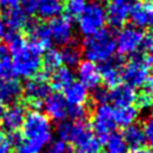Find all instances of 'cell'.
<instances>
[{"instance_id": "cell-37", "label": "cell", "mask_w": 153, "mask_h": 153, "mask_svg": "<svg viewBox=\"0 0 153 153\" xmlns=\"http://www.w3.org/2000/svg\"><path fill=\"white\" fill-rule=\"evenodd\" d=\"M20 8L27 14H36L37 10V0H20Z\"/></svg>"}, {"instance_id": "cell-2", "label": "cell", "mask_w": 153, "mask_h": 153, "mask_svg": "<svg viewBox=\"0 0 153 153\" xmlns=\"http://www.w3.org/2000/svg\"><path fill=\"white\" fill-rule=\"evenodd\" d=\"M82 50L91 62H105L112 57L116 51V41L111 31L103 29L93 36L86 37L82 43Z\"/></svg>"}, {"instance_id": "cell-16", "label": "cell", "mask_w": 153, "mask_h": 153, "mask_svg": "<svg viewBox=\"0 0 153 153\" xmlns=\"http://www.w3.org/2000/svg\"><path fill=\"white\" fill-rule=\"evenodd\" d=\"M22 84L16 76L4 78L0 80V103L2 105H12L17 103L22 96Z\"/></svg>"}, {"instance_id": "cell-17", "label": "cell", "mask_w": 153, "mask_h": 153, "mask_svg": "<svg viewBox=\"0 0 153 153\" xmlns=\"http://www.w3.org/2000/svg\"><path fill=\"white\" fill-rule=\"evenodd\" d=\"M136 91L127 84H120L110 91V100L116 108L131 106L136 99Z\"/></svg>"}, {"instance_id": "cell-6", "label": "cell", "mask_w": 153, "mask_h": 153, "mask_svg": "<svg viewBox=\"0 0 153 153\" xmlns=\"http://www.w3.org/2000/svg\"><path fill=\"white\" fill-rule=\"evenodd\" d=\"M78 19L80 32L85 37L93 36L103 30L106 23L105 8L99 0H92L91 2H87L84 12Z\"/></svg>"}, {"instance_id": "cell-42", "label": "cell", "mask_w": 153, "mask_h": 153, "mask_svg": "<svg viewBox=\"0 0 153 153\" xmlns=\"http://www.w3.org/2000/svg\"><path fill=\"white\" fill-rule=\"evenodd\" d=\"M19 2H20V0H0V7L6 10V8H11V7L18 6Z\"/></svg>"}, {"instance_id": "cell-1", "label": "cell", "mask_w": 153, "mask_h": 153, "mask_svg": "<svg viewBox=\"0 0 153 153\" xmlns=\"http://www.w3.org/2000/svg\"><path fill=\"white\" fill-rule=\"evenodd\" d=\"M10 51L12 53L11 65L14 75L30 79L37 74L42 65V53L36 47L24 38H20L10 45Z\"/></svg>"}, {"instance_id": "cell-15", "label": "cell", "mask_w": 153, "mask_h": 153, "mask_svg": "<svg viewBox=\"0 0 153 153\" xmlns=\"http://www.w3.org/2000/svg\"><path fill=\"white\" fill-rule=\"evenodd\" d=\"M44 109L47 112V117H50L55 121H65L67 117L68 104L66 103L63 96L59 92L49 94L44 99Z\"/></svg>"}, {"instance_id": "cell-19", "label": "cell", "mask_w": 153, "mask_h": 153, "mask_svg": "<svg viewBox=\"0 0 153 153\" xmlns=\"http://www.w3.org/2000/svg\"><path fill=\"white\" fill-rule=\"evenodd\" d=\"M100 148H102L100 141L92 133L90 128L74 143L73 153H99Z\"/></svg>"}, {"instance_id": "cell-21", "label": "cell", "mask_w": 153, "mask_h": 153, "mask_svg": "<svg viewBox=\"0 0 153 153\" xmlns=\"http://www.w3.org/2000/svg\"><path fill=\"white\" fill-rule=\"evenodd\" d=\"M63 98L68 105H82L87 100V90L79 81H73L63 90Z\"/></svg>"}, {"instance_id": "cell-28", "label": "cell", "mask_w": 153, "mask_h": 153, "mask_svg": "<svg viewBox=\"0 0 153 153\" xmlns=\"http://www.w3.org/2000/svg\"><path fill=\"white\" fill-rule=\"evenodd\" d=\"M104 143L106 146V152L109 153H127L128 146L120 133L116 131L110 133Z\"/></svg>"}, {"instance_id": "cell-48", "label": "cell", "mask_w": 153, "mask_h": 153, "mask_svg": "<svg viewBox=\"0 0 153 153\" xmlns=\"http://www.w3.org/2000/svg\"><path fill=\"white\" fill-rule=\"evenodd\" d=\"M103 153H109V152H106V151H105V152H103Z\"/></svg>"}, {"instance_id": "cell-40", "label": "cell", "mask_w": 153, "mask_h": 153, "mask_svg": "<svg viewBox=\"0 0 153 153\" xmlns=\"http://www.w3.org/2000/svg\"><path fill=\"white\" fill-rule=\"evenodd\" d=\"M11 57H10V48L5 43L0 44V63H10Z\"/></svg>"}, {"instance_id": "cell-11", "label": "cell", "mask_w": 153, "mask_h": 153, "mask_svg": "<svg viewBox=\"0 0 153 153\" xmlns=\"http://www.w3.org/2000/svg\"><path fill=\"white\" fill-rule=\"evenodd\" d=\"M25 116H26V109L24 104L14 103L12 105H8V108L4 111V115L0 121L2 130L6 134L19 131L25 120Z\"/></svg>"}, {"instance_id": "cell-35", "label": "cell", "mask_w": 153, "mask_h": 153, "mask_svg": "<svg viewBox=\"0 0 153 153\" xmlns=\"http://www.w3.org/2000/svg\"><path fill=\"white\" fill-rule=\"evenodd\" d=\"M136 106L140 109H145V108H151L153 106V98L145 91L140 92L139 94H136V99H135Z\"/></svg>"}, {"instance_id": "cell-4", "label": "cell", "mask_w": 153, "mask_h": 153, "mask_svg": "<svg viewBox=\"0 0 153 153\" xmlns=\"http://www.w3.org/2000/svg\"><path fill=\"white\" fill-rule=\"evenodd\" d=\"M153 66V57L141 53H135L129 62L124 63L122 68V79L126 81L127 85L131 87H140L145 85L149 69Z\"/></svg>"}, {"instance_id": "cell-3", "label": "cell", "mask_w": 153, "mask_h": 153, "mask_svg": "<svg viewBox=\"0 0 153 153\" xmlns=\"http://www.w3.org/2000/svg\"><path fill=\"white\" fill-rule=\"evenodd\" d=\"M23 139L43 148L51 140V124L47 115L32 110L26 114L22 126Z\"/></svg>"}, {"instance_id": "cell-8", "label": "cell", "mask_w": 153, "mask_h": 153, "mask_svg": "<svg viewBox=\"0 0 153 153\" xmlns=\"http://www.w3.org/2000/svg\"><path fill=\"white\" fill-rule=\"evenodd\" d=\"M143 31L135 26L122 27L116 37V50L121 56L135 54L141 47L143 39Z\"/></svg>"}, {"instance_id": "cell-5", "label": "cell", "mask_w": 153, "mask_h": 153, "mask_svg": "<svg viewBox=\"0 0 153 153\" xmlns=\"http://www.w3.org/2000/svg\"><path fill=\"white\" fill-rule=\"evenodd\" d=\"M50 91L51 87L48 81V75L42 72L26 80L22 88V94L24 97L25 104L38 111L44 99L50 94Z\"/></svg>"}, {"instance_id": "cell-31", "label": "cell", "mask_w": 153, "mask_h": 153, "mask_svg": "<svg viewBox=\"0 0 153 153\" xmlns=\"http://www.w3.org/2000/svg\"><path fill=\"white\" fill-rule=\"evenodd\" d=\"M87 5V0H65L63 8L66 11V17L71 20L78 19L84 12Z\"/></svg>"}, {"instance_id": "cell-24", "label": "cell", "mask_w": 153, "mask_h": 153, "mask_svg": "<svg viewBox=\"0 0 153 153\" xmlns=\"http://www.w3.org/2000/svg\"><path fill=\"white\" fill-rule=\"evenodd\" d=\"M73 79H74V74L72 69L65 66V67L57 68L51 74V81L49 84L51 88L60 91V90H65L68 85H71L74 81Z\"/></svg>"}, {"instance_id": "cell-41", "label": "cell", "mask_w": 153, "mask_h": 153, "mask_svg": "<svg viewBox=\"0 0 153 153\" xmlns=\"http://www.w3.org/2000/svg\"><path fill=\"white\" fill-rule=\"evenodd\" d=\"M145 86H146L145 92H147L153 98V66L149 69V74H148V78H147V80L145 82Z\"/></svg>"}, {"instance_id": "cell-12", "label": "cell", "mask_w": 153, "mask_h": 153, "mask_svg": "<svg viewBox=\"0 0 153 153\" xmlns=\"http://www.w3.org/2000/svg\"><path fill=\"white\" fill-rule=\"evenodd\" d=\"M51 42L57 45H67L72 38V20L63 17H56L48 24Z\"/></svg>"}, {"instance_id": "cell-29", "label": "cell", "mask_w": 153, "mask_h": 153, "mask_svg": "<svg viewBox=\"0 0 153 153\" xmlns=\"http://www.w3.org/2000/svg\"><path fill=\"white\" fill-rule=\"evenodd\" d=\"M20 38H23L20 31L10 26L0 16V39L4 41L6 45H12L16 42H18Z\"/></svg>"}, {"instance_id": "cell-23", "label": "cell", "mask_w": 153, "mask_h": 153, "mask_svg": "<svg viewBox=\"0 0 153 153\" xmlns=\"http://www.w3.org/2000/svg\"><path fill=\"white\" fill-rule=\"evenodd\" d=\"M121 135H122L124 142L127 143V146H129L131 149L140 148L146 143L142 127L139 124L133 123V124L128 126L127 128H124V130Z\"/></svg>"}, {"instance_id": "cell-25", "label": "cell", "mask_w": 153, "mask_h": 153, "mask_svg": "<svg viewBox=\"0 0 153 153\" xmlns=\"http://www.w3.org/2000/svg\"><path fill=\"white\" fill-rule=\"evenodd\" d=\"M62 60H61V54L56 49H48L44 51V55L42 57V67H43V73L49 76V74H53L57 68L61 67Z\"/></svg>"}, {"instance_id": "cell-10", "label": "cell", "mask_w": 153, "mask_h": 153, "mask_svg": "<svg viewBox=\"0 0 153 153\" xmlns=\"http://www.w3.org/2000/svg\"><path fill=\"white\" fill-rule=\"evenodd\" d=\"M29 35V43L36 47L42 54L51 48V37L48 24L30 20L25 27Z\"/></svg>"}, {"instance_id": "cell-32", "label": "cell", "mask_w": 153, "mask_h": 153, "mask_svg": "<svg viewBox=\"0 0 153 153\" xmlns=\"http://www.w3.org/2000/svg\"><path fill=\"white\" fill-rule=\"evenodd\" d=\"M87 108L82 104V105H69L68 106V111H67V116L71 117V121H85V118L87 117Z\"/></svg>"}, {"instance_id": "cell-46", "label": "cell", "mask_w": 153, "mask_h": 153, "mask_svg": "<svg viewBox=\"0 0 153 153\" xmlns=\"http://www.w3.org/2000/svg\"><path fill=\"white\" fill-rule=\"evenodd\" d=\"M4 78H7V72H6V68L0 63V80Z\"/></svg>"}, {"instance_id": "cell-22", "label": "cell", "mask_w": 153, "mask_h": 153, "mask_svg": "<svg viewBox=\"0 0 153 153\" xmlns=\"http://www.w3.org/2000/svg\"><path fill=\"white\" fill-rule=\"evenodd\" d=\"M1 17L4 18V20L12 26L13 29L20 31L22 29H25L27 23L30 22L27 19V14L20 8V6H16V7H11V8H6Z\"/></svg>"}, {"instance_id": "cell-27", "label": "cell", "mask_w": 153, "mask_h": 153, "mask_svg": "<svg viewBox=\"0 0 153 153\" xmlns=\"http://www.w3.org/2000/svg\"><path fill=\"white\" fill-rule=\"evenodd\" d=\"M129 17L134 23L135 27H145L148 25V13L146 4L143 2H135L129 7Z\"/></svg>"}, {"instance_id": "cell-33", "label": "cell", "mask_w": 153, "mask_h": 153, "mask_svg": "<svg viewBox=\"0 0 153 153\" xmlns=\"http://www.w3.org/2000/svg\"><path fill=\"white\" fill-rule=\"evenodd\" d=\"M47 153H73L72 148L62 140H54L49 147Z\"/></svg>"}, {"instance_id": "cell-20", "label": "cell", "mask_w": 153, "mask_h": 153, "mask_svg": "<svg viewBox=\"0 0 153 153\" xmlns=\"http://www.w3.org/2000/svg\"><path fill=\"white\" fill-rule=\"evenodd\" d=\"M63 0H37L36 14L42 20H51L61 14Z\"/></svg>"}, {"instance_id": "cell-45", "label": "cell", "mask_w": 153, "mask_h": 153, "mask_svg": "<svg viewBox=\"0 0 153 153\" xmlns=\"http://www.w3.org/2000/svg\"><path fill=\"white\" fill-rule=\"evenodd\" d=\"M129 0H110V4L114 5H128Z\"/></svg>"}, {"instance_id": "cell-34", "label": "cell", "mask_w": 153, "mask_h": 153, "mask_svg": "<svg viewBox=\"0 0 153 153\" xmlns=\"http://www.w3.org/2000/svg\"><path fill=\"white\" fill-rule=\"evenodd\" d=\"M93 99L99 105L106 104L110 100V91L106 87H97L93 90Z\"/></svg>"}, {"instance_id": "cell-30", "label": "cell", "mask_w": 153, "mask_h": 153, "mask_svg": "<svg viewBox=\"0 0 153 153\" xmlns=\"http://www.w3.org/2000/svg\"><path fill=\"white\" fill-rule=\"evenodd\" d=\"M61 60L66 65V67L72 68L79 65L80 62V49L75 45H65V48L60 51Z\"/></svg>"}, {"instance_id": "cell-43", "label": "cell", "mask_w": 153, "mask_h": 153, "mask_svg": "<svg viewBox=\"0 0 153 153\" xmlns=\"http://www.w3.org/2000/svg\"><path fill=\"white\" fill-rule=\"evenodd\" d=\"M146 7H147V13H148V25L153 30V2L146 4Z\"/></svg>"}, {"instance_id": "cell-39", "label": "cell", "mask_w": 153, "mask_h": 153, "mask_svg": "<svg viewBox=\"0 0 153 153\" xmlns=\"http://www.w3.org/2000/svg\"><path fill=\"white\" fill-rule=\"evenodd\" d=\"M12 146L7 135L4 131H0V153H11Z\"/></svg>"}, {"instance_id": "cell-26", "label": "cell", "mask_w": 153, "mask_h": 153, "mask_svg": "<svg viewBox=\"0 0 153 153\" xmlns=\"http://www.w3.org/2000/svg\"><path fill=\"white\" fill-rule=\"evenodd\" d=\"M137 117V109L135 106H126V108H116L114 109V118L116 126H121L127 128L133 124Z\"/></svg>"}, {"instance_id": "cell-13", "label": "cell", "mask_w": 153, "mask_h": 153, "mask_svg": "<svg viewBox=\"0 0 153 153\" xmlns=\"http://www.w3.org/2000/svg\"><path fill=\"white\" fill-rule=\"evenodd\" d=\"M87 129H90V126L85 121H61L56 127V133L59 140L66 143H75Z\"/></svg>"}, {"instance_id": "cell-44", "label": "cell", "mask_w": 153, "mask_h": 153, "mask_svg": "<svg viewBox=\"0 0 153 153\" xmlns=\"http://www.w3.org/2000/svg\"><path fill=\"white\" fill-rule=\"evenodd\" d=\"M129 153H153V151H151L149 148H146V147H140V148L131 149Z\"/></svg>"}, {"instance_id": "cell-18", "label": "cell", "mask_w": 153, "mask_h": 153, "mask_svg": "<svg viewBox=\"0 0 153 153\" xmlns=\"http://www.w3.org/2000/svg\"><path fill=\"white\" fill-rule=\"evenodd\" d=\"M129 7L130 5H114L110 4L105 11L106 22L111 27L120 29L123 27L128 17H129Z\"/></svg>"}, {"instance_id": "cell-36", "label": "cell", "mask_w": 153, "mask_h": 153, "mask_svg": "<svg viewBox=\"0 0 153 153\" xmlns=\"http://www.w3.org/2000/svg\"><path fill=\"white\" fill-rule=\"evenodd\" d=\"M142 130H143V134H145L146 142H148L149 146L153 148V115L149 116L145 121V124H143Z\"/></svg>"}, {"instance_id": "cell-47", "label": "cell", "mask_w": 153, "mask_h": 153, "mask_svg": "<svg viewBox=\"0 0 153 153\" xmlns=\"http://www.w3.org/2000/svg\"><path fill=\"white\" fill-rule=\"evenodd\" d=\"M4 111H5V109H4V105L0 103V121H1V117H2V115H4Z\"/></svg>"}, {"instance_id": "cell-38", "label": "cell", "mask_w": 153, "mask_h": 153, "mask_svg": "<svg viewBox=\"0 0 153 153\" xmlns=\"http://www.w3.org/2000/svg\"><path fill=\"white\" fill-rule=\"evenodd\" d=\"M140 48H142V50H145V54L153 57V32L143 36Z\"/></svg>"}, {"instance_id": "cell-14", "label": "cell", "mask_w": 153, "mask_h": 153, "mask_svg": "<svg viewBox=\"0 0 153 153\" xmlns=\"http://www.w3.org/2000/svg\"><path fill=\"white\" fill-rule=\"evenodd\" d=\"M79 82L86 87V90H94L100 84V74L98 66L91 61H82L78 65Z\"/></svg>"}, {"instance_id": "cell-9", "label": "cell", "mask_w": 153, "mask_h": 153, "mask_svg": "<svg viewBox=\"0 0 153 153\" xmlns=\"http://www.w3.org/2000/svg\"><path fill=\"white\" fill-rule=\"evenodd\" d=\"M124 66V60L122 56L111 57L105 62H102L99 69L100 81L108 88H114L122 81V68Z\"/></svg>"}, {"instance_id": "cell-7", "label": "cell", "mask_w": 153, "mask_h": 153, "mask_svg": "<svg viewBox=\"0 0 153 153\" xmlns=\"http://www.w3.org/2000/svg\"><path fill=\"white\" fill-rule=\"evenodd\" d=\"M92 128L97 134L100 143H104L108 135L116 128V122L114 118V109L108 104L98 105L93 112Z\"/></svg>"}]
</instances>
